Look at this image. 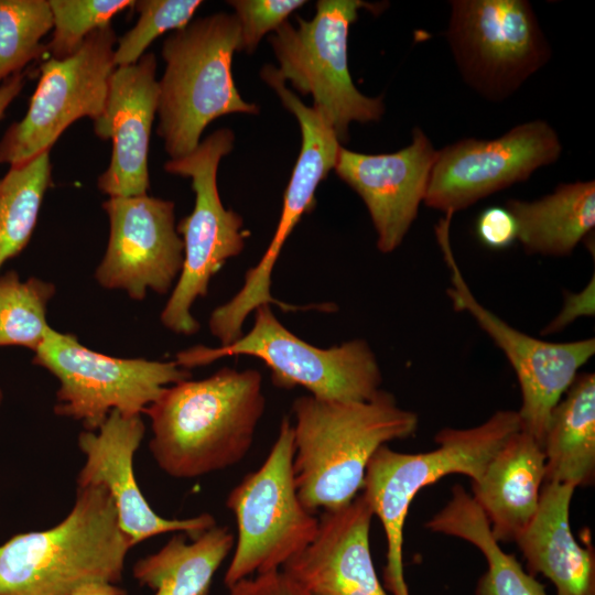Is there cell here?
<instances>
[{
  "label": "cell",
  "mask_w": 595,
  "mask_h": 595,
  "mask_svg": "<svg viewBox=\"0 0 595 595\" xmlns=\"http://www.w3.org/2000/svg\"><path fill=\"white\" fill-rule=\"evenodd\" d=\"M266 409L256 369L224 367L201 380L166 387L144 411L150 452L174 478H195L238 464L249 452Z\"/></svg>",
  "instance_id": "cell-1"
},
{
  "label": "cell",
  "mask_w": 595,
  "mask_h": 595,
  "mask_svg": "<svg viewBox=\"0 0 595 595\" xmlns=\"http://www.w3.org/2000/svg\"><path fill=\"white\" fill-rule=\"evenodd\" d=\"M298 495L312 513L348 505L363 488L367 464L382 445L412 436L415 412L379 390L365 401L305 394L292 404Z\"/></svg>",
  "instance_id": "cell-2"
},
{
  "label": "cell",
  "mask_w": 595,
  "mask_h": 595,
  "mask_svg": "<svg viewBox=\"0 0 595 595\" xmlns=\"http://www.w3.org/2000/svg\"><path fill=\"white\" fill-rule=\"evenodd\" d=\"M131 548L108 490L77 487L60 523L0 544V595H72L88 583L117 584Z\"/></svg>",
  "instance_id": "cell-3"
},
{
  "label": "cell",
  "mask_w": 595,
  "mask_h": 595,
  "mask_svg": "<svg viewBox=\"0 0 595 595\" xmlns=\"http://www.w3.org/2000/svg\"><path fill=\"white\" fill-rule=\"evenodd\" d=\"M236 51H240L239 23L225 12L191 21L164 40L156 133L171 159L191 153L218 117L259 112L236 88L231 73Z\"/></svg>",
  "instance_id": "cell-4"
},
{
  "label": "cell",
  "mask_w": 595,
  "mask_h": 595,
  "mask_svg": "<svg viewBox=\"0 0 595 595\" xmlns=\"http://www.w3.org/2000/svg\"><path fill=\"white\" fill-rule=\"evenodd\" d=\"M520 430L518 412L500 410L473 428L440 430L434 437L437 447L430 452L400 453L387 444L375 452L366 467L363 496L385 531L383 586L390 595H410L403 567V530L416 494L451 474L476 482L496 452Z\"/></svg>",
  "instance_id": "cell-5"
},
{
  "label": "cell",
  "mask_w": 595,
  "mask_h": 595,
  "mask_svg": "<svg viewBox=\"0 0 595 595\" xmlns=\"http://www.w3.org/2000/svg\"><path fill=\"white\" fill-rule=\"evenodd\" d=\"M294 451L293 425L283 418L264 462L226 498L237 523L235 551L224 576L227 588L253 575L281 570L316 537L318 518L298 495Z\"/></svg>",
  "instance_id": "cell-6"
},
{
  "label": "cell",
  "mask_w": 595,
  "mask_h": 595,
  "mask_svg": "<svg viewBox=\"0 0 595 595\" xmlns=\"http://www.w3.org/2000/svg\"><path fill=\"white\" fill-rule=\"evenodd\" d=\"M379 7L361 0H320L311 20L298 17V28L286 21L269 36L279 63L273 72L302 95L312 96V108L339 142L348 139L351 122L378 121L385 112L381 97H368L356 88L347 57L349 28L359 10L378 12Z\"/></svg>",
  "instance_id": "cell-7"
},
{
  "label": "cell",
  "mask_w": 595,
  "mask_h": 595,
  "mask_svg": "<svg viewBox=\"0 0 595 595\" xmlns=\"http://www.w3.org/2000/svg\"><path fill=\"white\" fill-rule=\"evenodd\" d=\"M253 312L252 327L236 342L216 348L195 346L181 350L175 361L191 369L224 357L251 356L270 370L275 387H303L309 394L324 400L365 401L381 390V370L366 340L351 339L320 348L288 329L270 304Z\"/></svg>",
  "instance_id": "cell-8"
},
{
  "label": "cell",
  "mask_w": 595,
  "mask_h": 595,
  "mask_svg": "<svg viewBox=\"0 0 595 595\" xmlns=\"http://www.w3.org/2000/svg\"><path fill=\"white\" fill-rule=\"evenodd\" d=\"M234 140L230 129H218L187 155L164 164L167 173L191 178L195 192L192 213L176 225L184 246L183 267L161 313L162 324L175 334L198 331L191 311L194 302L206 296L212 278L244 250L249 235L242 217L223 205L217 187L219 162L232 150Z\"/></svg>",
  "instance_id": "cell-9"
},
{
  "label": "cell",
  "mask_w": 595,
  "mask_h": 595,
  "mask_svg": "<svg viewBox=\"0 0 595 595\" xmlns=\"http://www.w3.org/2000/svg\"><path fill=\"white\" fill-rule=\"evenodd\" d=\"M33 364L60 382L54 412L97 431L112 410L141 415L162 391L191 378L175 360L117 358L82 345L73 334L48 328Z\"/></svg>",
  "instance_id": "cell-10"
},
{
  "label": "cell",
  "mask_w": 595,
  "mask_h": 595,
  "mask_svg": "<svg viewBox=\"0 0 595 595\" xmlns=\"http://www.w3.org/2000/svg\"><path fill=\"white\" fill-rule=\"evenodd\" d=\"M446 35L464 80L493 101L511 96L551 56L526 0H453Z\"/></svg>",
  "instance_id": "cell-11"
},
{
  "label": "cell",
  "mask_w": 595,
  "mask_h": 595,
  "mask_svg": "<svg viewBox=\"0 0 595 595\" xmlns=\"http://www.w3.org/2000/svg\"><path fill=\"white\" fill-rule=\"evenodd\" d=\"M117 41L107 24L93 31L68 57L42 63L24 117L0 139V164L30 161L50 151L73 122L84 117L95 122L102 116Z\"/></svg>",
  "instance_id": "cell-12"
},
{
  "label": "cell",
  "mask_w": 595,
  "mask_h": 595,
  "mask_svg": "<svg viewBox=\"0 0 595 595\" xmlns=\"http://www.w3.org/2000/svg\"><path fill=\"white\" fill-rule=\"evenodd\" d=\"M452 216L435 226L439 245L450 271L447 295L456 311L468 312L502 350L513 368L521 392L518 415L521 431L542 446L552 410L566 392L580 368L595 354L594 338L551 343L523 333L484 307L472 293L450 244Z\"/></svg>",
  "instance_id": "cell-13"
},
{
  "label": "cell",
  "mask_w": 595,
  "mask_h": 595,
  "mask_svg": "<svg viewBox=\"0 0 595 595\" xmlns=\"http://www.w3.org/2000/svg\"><path fill=\"white\" fill-rule=\"evenodd\" d=\"M562 153L556 131L536 119L491 140L462 139L437 151L424 204L445 215L468 208L482 198L554 163Z\"/></svg>",
  "instance_id": "cell-14"
},
{
  "label": "cell",
  "mask_w": 595,
  "mask_h": 595,
  "mask_svg": "<svg viewBox=\"0 0 595 595\" xmlns=\"http://www.w3.org/2000/svg\"><path fill=\"white\" fill-rule=\"evenodd\" d=\"M109 220L106 252L96 269L97 282L143 300L149 290L170 291L184 260L172 201L148 194L109 197L102 203Z\"/></svg>",
  "instance_id": "cell-15"
},
{
  "label": "cell",
  "mask_w": 595,
  "mask_h": 595,
  "mask_svg": "<svg viewBox=\"0 0 595 595\" xmlns=\"http://www.w3.org/2000/svg\"><path fill=\"white\" fill-rule=\"evenodd\" d=\"M144 431L141 415L112 410L97 431L80 432L78 447L86 458L76 479L77 487L101 485L108 490L131 547L166 532H182L193 540L216 526V520L210 513L167 519L150 507L133 472V457Z\"/></svg>",
  "instance_id": "cell-16"
},
{
  "label": "cell",
  "mask_w": 595,
  "mask_h": 595,
  "mask_svg": "<svg viewBox=\"0 0 595 595\" xmlns=\"http://www.w3.org/2000/svg\"><path fill=\"white\" fill-rule=\"evenodd\" d=\"M437 150L420 128L393 153L365 154L340 147L335 172L365 203L382 253L403 241L424 201Z\"/></svg>",
  "instance_id": "cell-17"
},
{
  "label": "cell",
  "mask_w": 595,
  "mask_h": 595,
  "mask_svg": "<svg viewBox=\"0 0 595 595\" xmlns=\"http://www.w3.org/2000/svg\"><path fill=\"white\" fill-rule=\"evenodd\" d=\"M156 65L150 52L134 64L116 67L110 76L104 113L94 122L96 136L112 142L109 165L97 181L109 197L149 190V143L159 106Z\"/></svg>",
  "instance_id": "cell-18"
},
{
  "label": "cell",
  "mask_w": 595,
  "mask_h": 595,
  "mask_svg": "<svg viewBox=\"0 0 595 595\" xmlns=\"http://www.w3.org/2000/svg\"><path fill=\"white\" fill-rule=\"evenodd\" d=\"M261 78L274 89L284 107L300 123L302 145L288 183L280 219L273 237L259 262L245 274L236 293L237 301L247 309L274 303L271 275L283 245L302 216L315 206L318 184L335 167L340 142L331 127L312 107L306 106L273 72L272 65L261 69Z\"/></svg>",
  "instance_id": "cell-19"
},
{
  "label": "cell",
  "mask_w": 595,
  "mask_h": 595,
  "mask_svg": "<svg viewBox=\"0 0 595 595\" xmlns=\"http://www.w3.org/2000/svg\"><path fill=\"white\" fill-rule=\"evenodd\" d=\"M372 517L363 494L324 511L313 542L281 570L311 595H390L371 558Z\"/></svg>",
  "instance_id": "cell-20"
},
{
  "label": "cell",
  "mask_w": 595,
  "mask_h": 595,
  "mask_svg": "<svg viewBox=\"0 0 595 595\" xmlns=\"http://www.w3.org/2000/svg\"><path fill=\"white\" fill-rule=\"evenodd\" d=\"M575 487L543 483L533 518L517 537L528 573L542 574L556 595H595V553L582 547L570 527V505Z\"/></svg>",
  "instance_id": "cell-21"
},
{
  "label": "cell",
  "mask_w": 595,
  "mask_h": 595,
  "mask_svg": "<svg viewBox=\"0 0 595 595\" xmlns=\"http://www.w3.org/2000/svg\"><path fill=\"white\" fill-rule=\"evenodd\" d=\"M545 478L542 446L530 434H512L472 482V497L498 542L516 541L537 512Z\"/></svg>",
  "instance_id": "cell-22"
},
{
  "label": "cell",
  "mask_w": 595,
  "mask_h": 595,
  "mask_svg": "<svg viewBox=\"0 0 595 595\" xmlns=\"http://www.w3.org/2000/svg\"><path fill=\"white\" fill-rule=\"evenodd\" d=\"M506 208L528 253L569 256L595 227V182L562 183L536 201L511 198Z\"/></svg>",
  "instance_id": "cell-23"
},
{
  "label": "cell",
  "mask_w": 595,
  "mask_h": 595,
  "mask_svg": "<svg viewBox=\"0 0 595 595\" xmlns=\"http://www.w3.org/2000/svg\"><path fill=\"white\" fill-rule=\"evenodd\" d=\"M551 412L542 441L544 483L585 487L595 477V376L577 374Z\"/></svg>",
  "instance_id": "cell-24"
},
{
  "label": "cell",
  "mask_w": 595,
  "mask_h": 595,
  "mask_svg": "<svg viewBox=\"0 0 595 595\" xmlns=\"http://www.w3.org/2000/svg\"><path fill=\"white\" fill-rule=\"evenodd\" d=\"M234 547L226 526L216 524L191 542L177 532L158 552L138 560L132 574L154 595H209L213 577Z\"/></svg>",
  "instance_id": "cell-25"
},
{
  "label": "cell",
  "mask_w": 595,
  "mask_h": 595,
  "mask_svg": "<svg viewBox=\"0 0 595 595\" xmlns=\"http://www.w3.org/2000/svg\"><path fill=\"white\" fill-rule=\"evenodd\" d=\"M425 528L465 540L482 552L487 570L477 582L475 595H548L544 586L523 570L516 556L501 549L486 516L463 486L452 488L450 500Z\"/></svg>",
  "instance_id": "cell-26"
},
{
  "label": "cell",
  "mask_w": 595,
  "mask_h": 595,
  "mask_svg": "<svg viewBox=\"0 0 595 595\" xmlns=\"http://www.w3.org/2000/svg\"><path fill=\"white\" fill-rule=\"evenodd\" d=\"M51 184L50 151L10 166L0 177V269L29 244Z\"/></svg>",
  "instance_id": "cell-27"
},
{
  "label": "cell",
  "mask_w": 595,
  "mask_h": 595,
  "mask_svg": "<svg viewBox=\"0 0 595 595\" xmlns=\"http://www.w3.org/2000/svg\"><path fill=\"white\" fill-rule=\"evenodd\" d=\"M54 284L37 278L21 280L15 271L0 275V347L22 346L34 353L51 327L46 310Z\"/></svg>",
  "instance_id": "cell-28"
},
{
  "label": "cell",
  "mask_w": 595,
  "mask_h": 595,
  "mask_svg": "<svg viewBox=\"0 0 595 595\" xmlns=\"http://www.w3.org/2000/svg\"><path fill=\"white\" fill-rule=\"evenodd\" d=\"M52 28L47 0H0V85L46 52Z\"/></svg>",
  "instance_id": "cell-29"
},
{
  "label": "cell",
  "mask_w": 595,
  "mask_h": 595,
  "mask_svg": "<svg viewBox=\"0 0 595 595\" xmlns=\"http://www.w3.org/2000/svg\"><path fill=\"white\" fill-rule=\"evenodd\" d=\"M52 13V37L46 44L50 58L74 54L96 29L111 24L119 12L134 6L132 0H47Z\"/></svg>",
  "instance_id": "cell-30"
},
{
  "label": "cell",
  "mask_w": 595,
  "mask_h": 595,
  "mask_svg": "<svg viewBox=\"0 0 595 595\" xmlns=\"http://www.w3.org/2000/svg\"><path fill=\"white\" fill-rule=\"evenodd\" d=\"M201 0H138L139 19L133 28L118 39L113 63L116 67L137 63L150 44L167 31L185 28L202 6Z\"/></svg>",
  "instance_id": "cell-31"
},
{
  "label": "cell",
  "mask_w": 595,
  "mask_h": 595,
  "mask_svg": "<svg viewBox=\"0 0 595 595\" xmlns=\"http://www.w3.org/2000/svg\"><path fill=\"white\" fill-rule=\"evenodd\" d=\"M228 3L235 9L234 14L239 23L240 51L252 53L263 35L274 32L305 1L234 0Z\"/></svg>",
  "instance_id": "cell-32"
},
{
  "label": "cell",
  "mask_w": 595,
  "mask_h": 595,
  "mask_svg": "<svg viewBox=\"0 0 595 595\" xmlns=\"http://www.w3.org/2000/svg\"><path fill=\"white\" fill-rule=\"evenodd\" d=\"M476 235L486 247L505 249L517 239V224L506 207L490 206L479 214Z\"/></svg>",
  "instance_id": "cell-33"
},
{
  "label": "cell",
  "mask_w": 595,
  "mask_h": 595,
  "mask_svg": "<svg viewBox=\"0 0 595 595\" xmlns=\"http://www.w3.org/2000/svg\"><path fill=\"white\" fill-rule=\"evenodd\" d=\"M229 589V595H311L282 570L241 580Z\"/></svg>",
  "instance_id": "cell-34"
},
{
  "label": "cell",
  "mask_w": 595,
  "mask_h": 595,
  "mask_svg": "<svg viewBox=\"0 0 595 595\" xmlns=\"http://www.w3.org/2000/svg\"><path fill=\"white\" fill-rule=\"evenodd\" d=\"M594 277L583 291L577 293H567L564 304L559 315L554 317L548 326L541 332L542 335L559 333L580 316L594 315Z\"/></svg>",
  "instance_id": "cell-35"
},
{
  "label": "cell",
  "mask_w": 595,
  "mask_h": 595,
  "mask_svg": "<svg viewBox=\"0 0 595 595\" xmlns=\"http://www.w3.org/2000/svg\"><path fill=\"white\" fill-rule=\"evenodd\" d=\"M24 76L22 73L15 74L6 79L0 85V120L10 104L18 97L24 87Z\"/></svg>",
  "instance_id": "cell-36"
},
{
  "label": "cell",
  "mask_w": 595,
  "mask_h": 595,
  "mask_svg": "<svg viewBox=\"0 0 595 595\" xmlns=\"http://www.w3.org/2000/svg\"><path fill=\"white\" fill-rule=\"evenodd\" d=\"M72 595H127V592L116 584L95 582L78 587Z\"/></svg>",
  "instance_id": "cell-37"
},
{
  "label": "cell",
  "mask_w": 595,
  "mask_h": 595,
  "mask_svg": "<svg viewBox=\"0 0 595 595\" xmlns=\"http://www.w3.org/2000/svg\"><path fill=\"white\" fill-rule=\"evenodd\" d=\"M2 400H3V392H2V390L0 388V404H1Z\"/></svg>",
  "instance_id": "cell-38"
}]
</instances>
